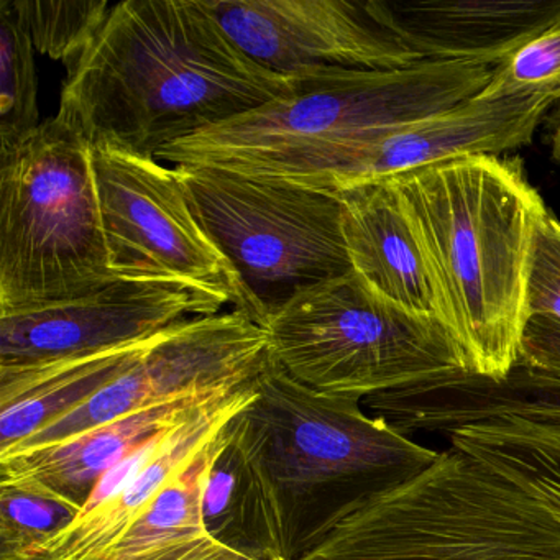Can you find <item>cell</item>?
Instances as JSON below:
<instances>
[{"instance_id":"1","label":"cell","mask_w":560,"mask_h":560,"mask_svg":"<svg viewBox=\"0 0 560 560\" xmlns=\"http://www.w3.org/2000/svg\"><path fill=\"white\" fill-rule=\"evenodd\" d=\"M67 71L57 116L91 145L149 159L300 84V73H277L248 57L209 0L113 4Z\"/></svg>"},{"instance_id":"2","label":"cell","mask_w":560,"mask_h":560,"mask_svg":"<svg viewBox=\"0 0 560 560\" xmlns=\"http://www.w3.org/2000/svg\"><path fill=\"white\" fill-rule=\"evenodd\" d=\"M271 559L301 560L353 506L438 460L362 401L323 395L268 355L254 399L231 419Z\"/></svg>"},{"instance_id":"3","label":"cell","mask_w":560,"mask_h":560,"mask_svg":"<svg viewBox=\"0 0 560 560\" xmlns=\"http://www.w3.org/2000/svg\"><path fill=\"white\" fill-rule=\"evenodd\" d=\"M421 238L441 320L467 373L503 382L520 359L527 277L547 214L523 163L478 155L389 178Z\"/></svg>"},{"instance_id":"4","label":"cell","mask_w":560,"mask_h":560,"mask_svg":"<svg viewBox=\"0 0 560 560\" xmlns=\"http://www.w3.org/2000/svg\"><path fill=\"white\" fill-rule=\"evenodd\" d=\"M493 68L422 61L401 70L320 67L300 71L288 96L173 143L156 160L244 176L317 150L366 139L477 96Z\"/></svg>"},{"instance_id":"5","label":"cell","mask_w":560,"mask_h":560,"mask_svg":"<svg viewBox=\"0 0 560 560\" xmlns=\"http://www.w3.org/2000/svg\"><path fill=\"white\" fill-rule=\"evenodd\" d=\"M301 560H560V523L448 447L415 477L360 501Z\"/></svg>"},{"instance_id":"6","label":"cell","mask_w":560,"mask_h":560,"mask_svg":"<svg viewBox=\"0 0 560 560\" xmlns=\"http://www.w3.org/2000/svg\"><path fill=\"white\" fill-rule=\"evenodd\" d=\"M93 145L55 116L0 152V313L78 300L117 283Z\"/></svg>"},{"instance_id":"7","label":"cell","mask_w":560,"mask_h":560,"mask_svg":"<svg viewBox=\"0 0 560 560\" xmlns=\"http://www.w3.org/2000/svg\"><path fill=\"white\" fill-rule=\"evenodd\" d=\"M265 330L281 369L323 395L362 401L467 372L441 319L396 306L355 270L300 291Z\"/></svg>"},{"instance_id":"8","label":"cell","mask_w":560,"mask_h":560,"mask_svg":"<svg viewBox=\"0 0 560 560\" xmlns=\"http://www.w3.org/2000/svg\"><path fill=\"white\" fill-rule=\"evenodd\" d=\"M173 170L264 329L300 291L352 270L339 196L206 166Z\"/></svg>"},{"instance_id":"9","label":"cell","mask_w":560,"mask_h":560,"mask_svg":"<svg viewBox=\"0 0 560 560\" xmlns=\"http://www.w3.org/2000/svg\"><path fill=\"white\" fill-rule=\"evenodd\" d=\"M93 165L117 280L183 288L211 314L232 304L252 319L237 273L196 218L175 170L107 145H93Z\"/></svg>"},{"instance_id":"10","label":"cell","mask_w":560,"mask_h":560,"mask_svg":"<svg viewBox=\"0 0 560 560\" xmlns=\"http://www.w3.org/2000/svg\"><path fill=\"white\" fill-rule=\"evenodd\" d=\"M552 104L539 94H477L428 119L296 156L252 178L339 195L438 163L501 156L533 142Z\"/></svg>"},{"instance_id":"11","label":"cell","mask_w":560,"mask_h":560,"mask_svg":"<svg viewBox=\"0 0 560 560\" xmlns=\"http://www.w3.org/2000/svg\"><path fill=\"white\" fill-rule=\"evenodd\" d=\"M268 355L267 330L242 311L188 317L163 330L136 365L103 392L0 458L50 447L192 393L237 388L260 375Z\"/></svg>"},{"instance_id":"12","label":"cell","mask_w":560,"mask_h":560,"mask_svg":"<svg viewBox=\"0 0 560 560\" xmlns=\"http://www.w3.org/2000/svg\"><path fill=\"white\" fill-rule=\"evenodd\" d=\"M222 27L261 67L401 70L422 63L380 11L378 0H209Z\"/></svg>"},{"instance_id":"13","label":"cell","mask_w":560,"mask_h":560,"mask_svg":"<svg viewBox=\"0 0 560 560\" xmlns=\"http://www.w3.org/2000/svg\"><path fill=\"white\" fill-rule=\"evenodd\" d=\"M192 317L212 316L170 284L117 281L38 310L0 313V370L31 369L140 342Z\"/></svg>"},{"instance_id":"14","label":"cell","mask_w":560,"mask_h":560,"mask_svg":"<svg viewBox=\"0 0 560 560\" xmlns=\"http://www.w3.org/2000/svg\"><path fill=\"white\" fill-rule=\"evenodd\" d=\"M389 27L424 61L494 68L560 21V0L383 2Z\"/></svg>"},{"instance_id":"15","label":"cell","mask_w":560,"mask_h":560,"mask_svg":"<svg viewBox=\"0 0 560 560\" xmlns=\"http://www.w3.org/2000/svg\"><path fill=\"white\" fill-rule=\"evenodd\" d=\"M237 388L192 393L97 425L50 447L0 458V483L45 491L73 504L81 513L107 471L124 458L185 422L206 402Z\"/></svg>"},{"instance_id":"16","label":"cell","mask_w":560,"mask_h":560,"mask_svg":"<svg viewBox=\"0 0 560 560\" xmlns=\"http://www.w3.org/2000/svg\"><path fill=\"white\" fill-rule=\"evenodd\" d=\"M257 378L192 412L163 438L159 452L116 494L91 513L78 516L45 547L48 560H109L127 530L162 488L196 452L254 399Z\"/></svg>"},{"instance_id":"17","label":"cell","mask_w":560,"mask_h":560,"mask_svg":"<svg viewBox=\"0 0 560 560\" xmlns=\"http://www.w3.org/2000/svg\"><path fill=\"white\" fill-rule=\"evenodd\" d=\"M352 270L409 313L441 319L431 268L392 179L339 192Z\"/></svg>"},{"instance_id":"18","label":"cell","mask_w":560,"mask_h":560,"mask_svg":"<svg viewBox=\"0 0 560 560\" xmlns=\"http://www.w3.org/2000/svg\"><path fill=\"white\" fill-rule=\"evenodd\" d=\"M160 334L48 365L0 370V457L103 392L136 365Z\"/></svg>"},{"instance_id":"19","label":"cell","mask_w":560,"mask_h":560,"mask_svg":"<svg viewBox=\"0 0 560 560\" xmlns=\"http://www.w3.org/2000/svg\"><path fill=\"white\" fill-rule=\"evenodd\" d=\"M455 451L500 475L560 523V425L498 418L442 432Z\"/></svg>"},{"instance_id":"20","label":"cell","mask_w":560,"mask_h":560,"mask_svg":"<svg viewBox=\"0 0 560 560\" xmlns=\"http://www.w3.org/2000/svg\"><path fill=\"white\" fill-rule=\"evenodd\" d=\"M224 425L150 501L109 560H133L168 544L206 534L201 521L202 485Z\"/></svg>"},{"instance_id":"21","label":"cell","mask_w":560,"mask_h":560,"mask_svg":"<svg viewBox=\"0 0 560 560\" xmlns=\"http://www.w3.org/2000/svg\"><path fill=\"white\" fill-rule=\"evenodd\" d=\"M229 424L231 421L222 429L218 447L206 470L201 500L202 529L211 539L231 549L271 559L258 539L247 468Z\"/></svg>"},{"instance_id":"22","label":"cell","mask_w":560,"mask_h":560,"mask_svg":"<svg viewBox=\"0 0 560 560\" xmlns=\"http://www.w3.org/2000/svg\"><path fill=\"white\" fill-rule=\"evenodd\" d=\"M34 50L11 0H0V152L15 149L44 124Z\"/></svg>"},{"instance_id":"23","label":"cell","mask_w":560,"mask_h":560,"mask_svg":"<svg viewBox=\"0 0 560 560\" xmlns=\"http://www.w3.org/2000/svg\"><path fill=\"white\" fill-rule=\"evenodd\" d=\"M18 18L35 50L65 67H73L101 25L113 4L107 0H11Z\"/></svg>"},{"instance_id":"24","label":"cell","mask_w":560,"mask_h":560,"mask_svg":"<svg viewBox=\"0 0 560 560\" xmlns=\"http://www.w3.org/2000/svg\"><path fill=\"white\" fill-rule=\"evenodd\" d=\"M80 516L54 494L22 485L0 483V560L45 556V547Z\"/></svg>"},{"instance_id":"25","label":"cell","mask_w":560,"mask_h":560,"mask_svg":"<svg viewBox=\"0 0 560 560\" xmlns=\"http://www.w3.org/2000/svg\"><path fill=\"white\" fill-rule=\"evenodd\" d=\"M539 94L560 101V21L493 68L483 100Z\"/></svg>"},{"instance_id":"26","label":"cell","mask_w":560,"mask_h":560,"mask_svg":"<svg viewBox=\"0 0 560 560\" xmlns=\"http://www.w3.org/2000/svg\"><path fill=\"white\" fill-rule=\"evenodd\" d=\"M529 317L560 320V222L550 212L537 225L527 277Z\"/></svg>"},{"instance_id":"27","label":"cell","mask_w":560,"mask_h":560,"mask_svg":"<svg viewBox=\"0 0 560 560\" xmlns=\"http://www.w3.org/2000/svg\"><path fill=\"white\" fill-rule=\"evenodd\" d=\"M517 365L560 373V320L529 317L524 327Z\"/></svg>"},{"instance_id":"28","label":"cell","mask_w":560,"mask_h":560,"mask_svg":"<svg viewBox=\"0 0 560 560\" xmlns=\"http://www.w3.org/2000/svg\"><path fill=\"white\" fill-rule=\"evenodd\" d=\"M133 560H281L264 559V557L248 556L231 549L218 540L211 539L208 534L191 537V539L179 540L168 544L162 549L153 550L145 556L137 557Z\"/></svg>"},{"instance_id":"29","label":"cell","mask_w":560,"mask_h":560,"mask_svg":"<svg viewBox=\"0 0 560 560\" xmlns=\"http://www.w3.org/2000/svg\"><path fill=\"white\" fill-rule=\"evenodd\" d=\"M550 145H552V159L560 165V113H557L550 130Z\"/></svg>"},{"instance_id":"30","label":"cell","mask_w":560,"mask_h":560,"mask_svg":"<svg viewBox=\"0 0 560 560\" xmlns=\"http://www.w3.org/2000/svg\"><path fill=\"white\" fill-rule=\"evenodd\" d=\"M28 560H48V557L47 556H40V557H34V559H28Z\"/></svg>"}]
</instances>
